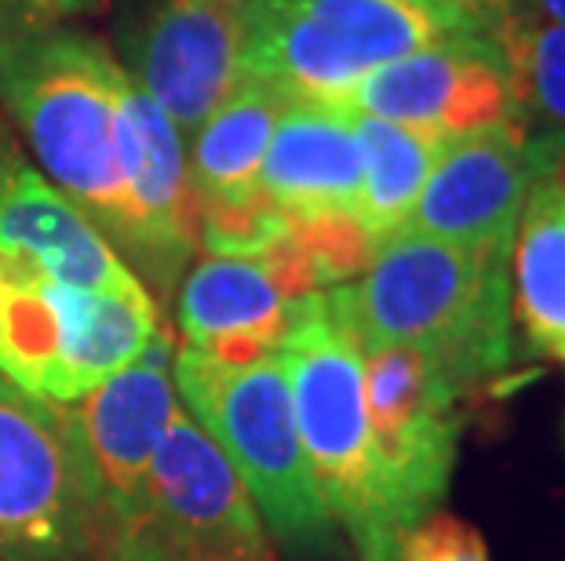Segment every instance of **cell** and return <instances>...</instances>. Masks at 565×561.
Returning a JSON list of instances; mask_svg holds the SVG:
<instances>
[{
	"label": "cell",
	"mask_w": 565,
	"mask_h": 561,
	"mask_svg": "<svg viewBox=\"0 0 565 561\" xmlns=\"http://www.w3.org/2000/svg\"><path fill=\"white\" fill-rule=\"evenodd\" d=\"M198 216L201 248L215 259H259L292 226V219L263 194L242 205H198Z\"/></svg>",
	"instance_id": "7402d4cb"
},
{
	"label": "cell",
	"mask_w": 565,
	"mask_h": 561,
	"mask_svg": "<svg viewBox=\"0 0 565 561\" xmlns=\"http://www.w3.org/2000/svg\"><path fill=\"white\" fill-rule=\"evenodd\" d=\"M274 354L285 365L299 441L332 521L351 536L358 561H394L402 532L369 438L362 350L332 321L324 292L292 300Z\"/></svg>",
	"instance_id": "3957f363"
},
{
	"label": "cell",
	"mask_w": 565,
	"mask_h": 561,
	"mask_svg": "<svg viewBox=\"0 0 565 561\" xmlns=\"http://www.w3.org/2000/svg\"><path fill=\"white\" fill-rule=\"evenodd\" d=\"M489 37L508 66L514 121L565 128V22L514 15Z\"/></svg>",
	"instance_id": "ffe728a7"
},
{
	"label": "cell",
	"mask_w": 565,
	"mask_h": 561,
	"mask_svg": "<svg viewBox=\"0 0 565 561\" xmlns=\"http://www.w3.org/2000/svg\"><path fill=\"white\" fill-rule=\"evenodd\" d=\"M354 128L362 142V197L354 216L376 241H383L413 212L445 139L365 114H354Z\"/></svg>",
	"instance_id": "d6986e66"
},
{
	"label": "cell",
	"mask_w": 565,
	"mask_h": 561,
	"mask_svg": "<svg viewBox=\"0 0 565 561\" xmlns=\"http://www.w3.org/2000/svg\"><path fill=\"white\" fill-rule=\"evenodd\" d=\"M99 4L103 0H0V37L66 26L81 15H92Z\"/></svg>",
	"instance_id": "cb8c5ba5"
},
{
	"label": "cell",
	"mask_w": 565,
	"mask_h": 561,
	"mask_svg": "<svg viewBox=\"0 0 565 561\" xmlns=\"http://www.w3.org/2000/svg\"><path fill=\"white\" fill-rule=\"evenodd\" d=\"M394 561H489V547L475 525L452 515H427L398 540Z\"/></svg>",
	"instance_id": "603a6c76"
},
{
	"label": "cell",
	"mask_w": 565,
	"mask_h": 561,
	"mask_svg": "<svg viewBox=\"0 0 565 561\" xmlns=\"http://www.w3.org/2000/svg\"><path fill=\"white\" fill-rule=\"evenodd\" d=\"M110 561H274L270 532L220 445L175 409L136 504L106 532Z\"/></svg>",
	"instance_id": "52a82bcc"
},
{
	"label": "cell",
	"mask_w": 565,
	"mask_h": 561,
	"mask_svg": "<svg viewBox=\"0 0 565 561\" xmlns=\"http://www.w3.org/2000/svg\"><path fill=\"white\" fill-rule=\"evenodd\" d=\"M525 15L536 22H565V0H525Z\"/></svg>",
	"instance_id": "484cf974"
},
{
	"label": "cell",
	"mask_w": 565,
	"mask_h": 561,
	"mask_svg": "<svg viewBox=\"0 0 565 561\" xmlns=\"http://www.w3.org/2000/svg\"><path fill=\"white\" fill-rule=\"evenodd\" d=\"M252 0H147L125 37V69L190 139L242 77Z\"/></svg>",
	"instance_id": "8fae6325"
},
{
	"label": "cell",
	"mask_w": 565,
	"mask_h": 561,
	"mask_svg": "<svg viewBox=\"0 0 565 561\" xmlns=\"http://www.w3.org/2000/svg\"><path fill=\"white\" fill-rule=\"evenodd\" d=\"M503 252L391 234L362 278L324 292L332 321L358 343L416 346L456 387L500 376L511 357V278Z\"/></svg>",
	"instance_id": "6da1fadb"
},
{
	"label": "cell",
	"mask_w": 565,
	"mask_h": 561,
	"mask_svg": "<svg viewBox=\"0 0 565 561\" xmlns=\"http://www.w3.org/2000/svg\"><path fill=\"white\" fill-rule=\"evenodd\" d=\"M471 33L486 30L441 0H252L242 74L347 106L376 66Z\"/></svg>",
	"instance_id": "8992f818"
},
{
	"label": "cell",
	"mask_w": 565,
	"mask_h": 561,
	"mask_svg": "<svg viewBox=\"0 0 565 561\" xmlns=\"http://www.w3.org/2000/svg\"><path fill=\"white\" fill-rule=\"evenodd\" d=\"M172 384L190 420L231 460L270 540L307 558H332L340 551L335 521L299 441L292 390L278 354L245 368H226L183 346L172 362Z\"/></svg>",
	"instance_id": "277c9868"
},
{
	"label": "cell",
	"mask_w": 565,
	"mask_h": 561,
	"mask_svg": "<svg viewBox=\"0 0 565 561\" xmlns=\"http://www.w3.org/2000/svg\"><path fill=\"white\" fill-rule=\"evenodd\" d=\"M347 110L430 131L445 142L514 121L508 66L489 33L430 44L376 66L358 80Z\"/></svg>",
	"instance_id": "7c38bea8"
},
{
	"label": "cell",
	"mask_w": 565,
	"mask_h": 561,
	"mask_svg": "<svg viewBox=\"0 0 565 561\" xmlns=\"http://www.w3.org/2000/svg\"><path fill=\"white\" fill-rule=\"evenodd\" d=\"M288 234L315 267L321 289H329V284L335 289V284L362 278L380 248V241L365 230V223L354 212H318V216L292 219Z\"/></svg>",
	"instance_id": "44dd1931"
},
{
	"label": "cell",
	"mask_w": 565,
	"mask_h": 561,
	"mask_svg": "<svg viewBox=\"0 0 565 561\" xmlns=\"http://www.w3.org/2000/svg\"><path fill=\"white\" fill-rule=\"evenodd\" d=\"M168 365H172V346L164 332H158L139 362L103 379L84 398L70 401L84 463L92 474L95 507H99L103 543L106 532L136 504L161 438L179 409Z\"/></svg>",
	"instance_id": "4fadbf2b"
},
{
	"label": "cell",
	"mask_w": 565,
	"mask_h": 561,
	"mask_svg": "<svg viewBox=\"0 0 565 561\" xmlns=\"http://www.w3.org/2000/svg\"><path fill=\"white\" fill-rule=\"evenodd\" d=\"M558 357H562V362H565V350H562V354H558Z\"/></svg>",
	"instance_id": "83f0119b"
},
{
	"label": "cell",
	"mask_w": 565,
	"mask_h": 561,
	"mask_svg": "<svg viewBox=\"0 0 565 561\" xmlns=\"http://www.w3.org/2000/svg\"><path fill=\"white\" fill-rule=\"evenodd\" d=\"M452 11H460L463 19H471L478 30H500L503 22L514 15H525V0H441Z\"/></svg>",
	"instance_id": "d4e9b609"
},
{
	"label": "cell",
	"mask_w": 565,
	"mask_h": 561,
	"mask_svg": "<svg viewBox=\"0 0 565 561\" xmlns=\"http://www.w3.org/2000/svg\"><path fill=\"white\" fill-rule=\"evenodd\" d=\"M558 175H562V186H565V136H562V147H558Z\"/></svg>",
	"instance_id": "4316f807"
},
{
	"label": "cell",
	"mask_w": 565,
	"mask_h": 561,
	"mask_svg": "<svg viewBox=\"0 0 565 561\" xmlns=\"http://www.w3.org/2000/svg\"><path fill=\"white\" fill-rule=\"evenodd\" d=\"M365 416L391 515L405 536L449 493L460 449L463 387L416 346L362 350Z\"/></svg>",
	"instance_id": "9c48e42d"
},
{
	"label": "cell",
	"mask_w": 565,
	"mask_h": 561,
	"mask_svg": "<svg viewBox=\"0 0 565 561\" xmlns=\"http://www.w3.org/2000/svg\"><path fill=\"white\" fill-rule=\"evenodd\" d=\"M288 95L242 74L186 139L190 186L198 205H242L259 197V172Z\"/></svg>",
	"instance_id": "e0dca14e"
},
{
	"label": "cell",
	"mask_w": 565,
	"mask_h": 561,
	"mask_svg": "<svg viewBox=\"0 0 565 561\" xmlns=\"http://www.w3.org/2000/svg\"><path fill=\"white\" fill-rule=\"evenodd\" d=\"M95 551L103 525L70 404L0 376V561H88Z\"/></svg>",
	"instance_id": "ba28073f"
},
{
	"label": "cell",
	"mask_w": 565,
	"mask_h": 561,
	"mask_svg": "<svg viewBox=\"0 0 565 561\" xmlns=\"http://www.w3.org/2000/svg\"><path fill=\"white\" fill-rule=\"evenodd\" d=\"M259 194L288 219L354 212L362 197V142L347 106L288 99L259 172Z\"/></svg>",
	"instance_id": "9a60e30c"
},
{
	"label": "cell",
	"mask_w": 565,
	"mask_h": 561,
	"mask_svg": "<svg viewBox=\"0 0 565 561\" xmlns=\"http://www.w3.org/2000/svg\"><path fill=\"white\" fill-rule=\"evenodd\" d=\"M565 131H540V169L519 216V321L536 354L565 350V186L558 147Z\"/></svg>",
	"instance_id": "ac0fdd59"
},
{
	"label": "cell",
	"mask_w": 565,
	"mask_h": 561,
	"mask_svg": "<svg viewBox=\"0 0 565 561\" xmlns=\"http://www.w3.org/2000/svg\"><path fill=\"white\" fill-rule=\"evenodd\" d=\"M536 169L540 136L522 121H503L449 139L413 212L394 234L435 237V241L511 256Z\"/></svg>",
	"instance_id": "30bf717a"
},
{
	"label": "cell",
	"mask_w": 565,
	"mask_h": 561,
	"mask_svg": "<svg viewBox=\"0 0 565 561\" xmlns=\"http://www.w3.org/2000/svg\"><path fill=\"white\" fill-rule=\"evenodd\" d=\"M0 248L77 289L142 284L95 223L47 179L0 125Z\"/></svg>",
	"instance_id": "5bb4252c"
},
{
	"label": "cell",
	"mask_w": 565,
	"mask_h": 561,
	"mask_svg": "<svg viewBox=\"0 0 565 561\" xmlns=\"http://www.w3.org/2000/svg\"><path fill=\"white\" fill-rule=\"evenodd\" d=\"M161 332L147 284L77 289L0 248V376L47 401H77L147 354Z\"/></svg>",
	"instance_id": "5b68a950"
},
{
	"label": "cell",
	"mask_w": 565,
	"mask_h": 561,
	"mask_svg": "<svg viewBox=\"0 0 565 561\" xmlns=\"http://www.w3.org/2000/svg\"><path fill=\"white\" fill-rule=\"evenodd\" d=\"M125 85L128 69L84 30L55 26L0 37V103L26 136L38 169L95 223L128 267Z\"/></svg>",
	"instance_id": "7a4b0ae2"
},
{
	"label": "cell",
	"mask_w": 565,
	"mask_h": 561,
	"mask_svg": "<svg viewBox=\"0 0 565 561\" xmlns=\"http://www.w3.org/2000/svg\"><path fill=\"white\" fill-rule=\"evenodd\" d=\"M292 300L278 289L263 259L209 256L179 284L183 346L215 365L245 368L278 350Z\"/></svg>",
	"instance_id": "2e32d148"
}]
</instances>
